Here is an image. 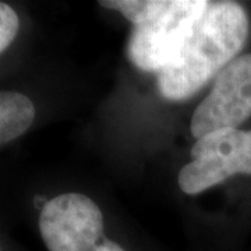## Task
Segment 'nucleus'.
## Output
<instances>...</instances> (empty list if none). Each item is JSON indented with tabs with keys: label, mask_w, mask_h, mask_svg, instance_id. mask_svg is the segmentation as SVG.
I'll use <instances>...</instances> for the list:
<instances>
[{
	"label": "nucleus",
	"mask_w": 251,
	"mask_h": 251,
	"mask_svg": "<svg viewBox=\"0 0 251 251\" xmlns=\"http://www.w3.org/2000/svg\"><path fill=\"white\" fill-rule=\"evenodd\" d=\"M250 36V16L237 1H209L179 56L158 73V91L168 100L194 97L240 56Z\"/></svg>",
	"instance_id": "nucleus-1"
},
{
	"label": "nucleus",
	"mask_w": 251,
	"mask_h": 251,
	"mask_svg": "<svg viewBox=\"0 0 251 251\" xmlns=\"http://www.w3.org/2000/svg\"><path fill=\"white\" fill-rule=\"evenodd\" d=\"M133 24L127 57L135 69L161 73L181 52L209 6L206 0H103Z\"/></svg>",
	"instance_id": "nucleus-2"
},
{
	"label": "nucleus",
	"mask_w": 251,
	"mask_h": 251,
	"mask_svg": "<svg viewBox=\"0 0 251 251\" xmlns=\"http://www.w3.org/2000/svg\"><path fill=\"white\" fill-rule=\"evenodd\" d=\"M38 226L49 251H125L103 233L98 204L81 193L50 198L41 209Z\"/></svg>",
	"instance_id": "nucleus-3"
},
{
	"label": "nucleus",
	"mask_w": 251,
	"mask_h": 251,
	"mask_svg": "<svg viewBox=\"0 0 251 251\" xmlns=\"http://www.w3.org/2000/svg\"><path fill=\"white\" fill-rule=\"evenodd\" d=\"M191 161L177 175L180 190L197 196L237 176L251 177V128H227L204 135L191 147Z\"/></svg>",
	"instance_id": "nucleus-4"
},
{
	"label": "nucleus",
	"mask_w": 251,
	"mask_h": 251,
	"mask_svg": "<svg viewBox=\"0 0 251 251\" xmlns=\"http://www.w3.org/2000/svg\"><path fill=\"white\" fill-rule=\"evenodd\" d=\"M250 119L251 53H242L216 75L191 116L190 131L200 140L218 130L240 128Z\"/></svg>",
	"instance_id": "nucleus-5"
},
{
	"label": "nucleus",
	"mask_w": 251,
	"mask_h": 251,
	"mask_svg": "<svg viewBox=\"0 0 251 251\" xmlns=\"http://www.w3.org/2000/svg\"><path fill=\"white\" fill-rule=\"evenodd\" d=\"M35 116V105L25 94L0 91V145L25 134Z\"/></svg>",
	"instance_id": "nucleus-6"
},
{
	"label": "nucleus",
	"mask_w": 251,
	"mask_h": 251,
	"mask_svg": "<svg viewBox=\"0 0 251 251\" xmlns=\"http://www.w3.org/2000/svg\"><path fill=\"white\" fill-rule=\"evenodd\" d=\"M20 31V17L7 3L0 1V53L9 48Z\"/></svg>",
	"instance_id": "nucleus-7"
},
{
	"label": "nucleus",
	"mask_w": 251,
	"mask_h": 251,
	"mask_svg": "<svg viewBox=\"0 0 251 251\" xmlns=\"http://www.w3.org/2000/svg\"><path fill=\"white\" fill-rule=\"evenodd\" d=\"M0 251H1V250H0Z\"/></svg>",
	"instance_id": "nucleus-8"
}]
</instances>
